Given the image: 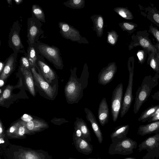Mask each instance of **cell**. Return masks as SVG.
Wrapping results in <instances>:
<instances>
[{"instance_id":"cell-36","label":"cell","mask_w":159,"mask_h":159,"mask_svg":"<svg viewBox=\"0 0 159 159\" xmlns=\"http://www.w3.org/2000/svg\"><path fill=\"white\" fill-rule=\"evenodd\" d=\"M152 97L154 100L159 101V90L152 95Z\"/></svg>"},{"instance_id":"cell-10","label":"cell","mask_w":159,"mask_h":159,"mask_svg":"<svg viewBox=\"0 0 159 159\" xmlns=\"http://www.w3.org/2000/svg\"><path fill=\"white\" fill-rule=\"evenodd\" d=\"M148 36L149 34L147 32L138 31L135 37L134 46H140L143 49H147L148 51V53L154 52L159 57L158 50L156 46L152 43Z\"/></svg>"},{"instance_id":"cell-29","label":"cell","mask_w":159,"mask_h":159,"mask_svg":"<svg viewBox=\"0 0 159 159\" xmlns=\"http://www.w3.org/2000/svg\"><path fill=\"white\" fill-rule=\"evenodd\" d=\"M12 88V86L11 85H8L6 87L2 93V95H1L0 96V102L1 103L5 100L9 98L10 97Z\"/></svg>"},{"instance_id":"cell-34","label":"cell","mask_w":159,"mask_h":159,"mask_svg":"<svg viewBox=\"0 0 159 159\" xmlns=\"http://www.w3.org/2000/svg\"><path fill=\"white\" fill-rule=\"evenodd\" d=\"M22 120L25 122H28L33 119V118L30 115L25 114L21 117Z\"/></svg>"},{"instance_id":"cell-37","label":"cell","mask_w":159,"mask_h":159,"mask_svg":"<svg viewBox=\"0 0 159 159\" xmlns=\"http://www.w3.org/2000/svg\"><path fill=\"white\" fill-rule=\"evenodd\" d=\"M98 25L99 27L100 28H102L103 25V21L102 17H100L98 18Z\"/></svg>"},{"instance_id":"cell-20","label":"cell","mask_w":159,"mask_h":159,"mask_svg":"<svg viewBox=\"0 0 159 159\" xmlns=\"http://www.w3.org/2000/svg\"><path fill=\"white\" fill-rule=\"evenodd\" d=\"M19 69L23 75L25 84L30 92L33 96L35 95L33 75L30 69L20 68Z\"/></svg>"},{"instance_id":"cell-19","label":"cell","mask_w":159,"mask_h":159,"mask_svg":"<svg viewBox=\"0 0 159 159\" xmlns=\"http://www.w3.org/2000/svg\"><path fill=\"white\" fill-rule=\"evenodd\" d=\"M159 132V120L151 122L146 125H140L137 134L143 136L146 135Z\"/></svg>"},{"instance_id":"cell-3","label":"cell","mask_w":159,"mask_h":159,"mask_svg":"<svg viewBox=\"0 0 159 159\" xmlns=\"http://www.w3.org/2000/svg\"><path fill=\"white\" fill-rule=\"evenodd\" d=\"M37 53L45 58L57 69H61L63 62L60 49L53 45L50 46L39 41L34 43Z\"/></svg>"},{"instance_id":"cell-46","label":"cell","mask_w":159,"mask_h":159,"mask_svg":"<svg viewBox=\"0 0 159 159\" xmlns=\"http://www.w3.org/2000/svg\"><path fill=\"white\" fill-rule=\"evenodd\" d=\"M123 159H137L136 158H134V157H129L125 158Z\"/></svg>"},{"instance_id":"cell-2","label":"cell","mask_w":159,"mask_h":159,"mask_svg":"<svg viewBox=\"0 0 159 159\" xmlns=\"http://www.w3.org/2000/svg\"><path fill=\"white\" fill-rule=\"evenodd\" d=\"M159 79V75L156 73L153 77L149 75L144 78L136 93L133 110L134 114L138 113L147 100L152 89L158 85Z\"/></svg>"},{"instance_id":"cell-44","label":"cell","mask_w":159,"mask_h":159,"mask_svg":"<svg viewBox=\"0 0 159 159\" xmlns=\"http://www.w3.org/2000/svg\"><path fill=\"white\" fill-rule=\"evenodd\" d=\"M7 3L10 5L12 6V0H7Z\"/></svg>"},{"instance_id":"cell-41","label":"cell","mask_w":159,"mask_h":159,"mask_svg":"<svg viewBox=\"0 0 159 159\" xmlns=\"http://www.w3.org/2000/svg\"><path fill=\"white\" fill-rule=\"evenodd\" d=\"M16 4L17 5H19L23 2V0H14Z\"/></svg>"},{"instance_id":"cell-49","label":"cell","mask_w":159,"mask_h":159,"mask_svg":"<svg viewBox=\"0 0 159 159\" xmlns=\"http://www.w3.org/2000/svg\"><path fill=\"white\" fill-rule=\"evenodd\" d=\"M69 159H75V158H70Z\"/></svg>"},{"instance_id":"cell-24","label":"cell","mask_w":159,"mask_h":159,"mask_svg":"<svg viewBox=\"0 0 159 159\" xmlns=\"http://www.w3.org/2000/svg\"><path fill=\"white\" fill-rule=\"evenodd\" d=\"M32 14L42 22H46L45 16L42 8L38 5L33 4L32 7Z\"/></svg>"},{"instance_id":"cell-26","label":"cell","mask_w":159,"mask_h":159,"mask_svg":"<svg viewBox=\"0 0 159 159\" xmlns=\"http://www.w3.org/2000/svg\"><path fill=\"white\" fill-rule=\"evenodd\" d=\"M45 125V123L43 121L37 119H33L28 122H26V128L30 130L43 127Z\"/></svg>"},{"instance_id":"cell-13","label":"cell","mask_w":159,"mask_h":159,"mask_svg":"<svg viewBox=\"0 0 159 159\" xmlns=\"http://www.w3.org/2000/svg\"><path fill=\"white\" fill-rule=\"evenodd\" d=\"M73 141L75 148L78 152L85 155H89L93 152V145L83 136L78 137L73 135Z\"/></svg>"},{"instance_id":"cell-15","label":"cell","mask_w":159,"mask_h":159,"mask_svg":"<svg viewBox=\"0 0 159 159\" xmlns=\"http://www.w3.org/2000/svg\"><path fill=\"white\" fill-rule=\"evenodd\" d=\"M84 111L86 114L87 120L90 123L93 132L97 138L98 142L101 144L103 142V137L101 129L94 115L90 110L86 107L84 108Z\"/></svg>"},{"instance_id":"cell-14","label":"cell","mask_w":159,"mask_h":159,"mask_svg":"<svg viewBox=\"0 0 159 159\" xmlns=\"http://www.w3.org/2000/svg\"><path fill=\"white\" fill-rule=\"evenodd\" d=\"M18 54L13 52L6 59L4 69L0 74V80L4 81L15 70Z\"/></svg>"},{"instance_id":"cell-39","label":"cell","mask_w":159,"mask_h":159,"mask_svg":"<svg viewBox=\"0 0 159 159\" xmlns=\"http://www.w3.org/2000/svg\"><path fill=\"white\" fill-rule=\"evenodd\" d=\"M5 66V63L1 61L0 62V73L2 72Z\"/></svg>"},{"instance_id":"cell-33","label":"cell","mask_w":159,"mask_h":159,"mask_svg":"<svg viewBox=\"0 0 159 159\" xmlns=\"http://www.w3.org/2000/svg\"><path fill=\"white\" fill-rule=\"evenodd\" d=\"M123 25L126 30H134L137 26L136 24L126 22L124 23Z\"/></svg>"},{"instance_id":"cell-6","label":"cell","mask_w":159,"mask_h":159,"mask_svg":"<svg viewBox=\"0 0 159 159\" xmlns=\"http://www.w3.org/2000/svg\"><path fill=\"white\" fill-rule=\"evenodd\" d=\"M137 145L136 141L127 137L120 142L112 143L109 146L108 153L111 155H130L133 152V150L136 148Z\"/></svg>"},{"instance_id":"cell-35","label":"cell","mask_w":159,"mask_h":159,"mask_svg":"<svg viewBox=\"0 0 159 159\" xmlns=\"http://www.w3.org/2000/svg\"><path fill=\"white\" fill-rule=\"evenodd\" d=\"M21 122V121H20ZM25 123V122L23 121L22 122V125H20L18 129V133L19 135L20 136H22L25 133V126H23L24 125Z\"/></svg>"},{"instance_id":"cell-47","label":"cell","mask_w":159,"mask_h":159,"mask_svg":"<svg viewBox=\"0 0 159 159\" xmlns=\"http://www.w3.org/2000/svg\"><path fill=\"white\" fill-rule=\"evenodd\" d=\"M86 159H102L100 158H87Z\"/></svg>"},{"instance_id":"cell-32","label":"cell","mask_w":159,"mask_h":159,"mask_svg":"<svg viewBox=\"0 0 159 159\" xmlns=\"http://www.w3.org/2000/svg\"><path fill=\"white\" fill-rule=\"evenodd\" d=\"M159 120V107L157 109L155 113L152 115L148 121L150 123Z\"/></svg>"},{"instance_id":"cell-40","label":"cell","mask_w":159,"mask_h":159,"mask_svg":"<svg viewBox=\"0 0 159 159\" xmlns=\"http://www.w3.org/2000/svg\"><path fill=\"white\" fill-rule=\"evenodd\" d=\"M26 159H35L34 156L31 154H28L26 156Z\"/></svg>"},{"instance_id":"cell-8","label":"cell","mask_w":159,"mask_h":159,"mask_svg":"<svg viewBox=\"0 0 159 159\" xmlns=\"http://www.w3.org/2000/svg\"><path fill=\"white\" fill-rule=\"evenodd\" d=\"M27 42L32 44L39 41V38L44 32L42 29V24L32 15L27 20Z\"/></svg>"},{"instance_id":"cell-23","label":"cell","mask_w":159,"mask_h":159,"mask_svg":"<svg viewBox=\"0 0 159 159\" xmlns=\"http://www.w3.org/2000/svg\"><path fill=\"white\" fill-rule=\"evenodd\" d=\"M159 107V104L151 106L142 112L138 119L139 121L145 122L148 121L151 117L153 115L157 109Z\"/></svg>"},{"instance_id":"cell-45","label":"cell","mask_w":159,"mask_h":159,"mask_svg":"<svg viewBox=\"0 0 159 159\" xmlns=\"http://www.w3.org/2000/svg\"><path fill=\"white\" fill-rule=\"evenodd\" d=\"M155 46L158 50V51L159 55V43H157L156 44Z\"/></svg>"},{"instance_id":"cell-42","label":"cell","mask_w":159,"mask_h":159,"mask_svg":"<svg viewBox=\"0 0 159 159\" xmlns=\"http://www.w3.org/2000/svg\"><path fill=\"white\" fill-rule=\"evenodd\" d=\"M81 1V0H74L72 1V3L76 5L79 4Z\"/></svg>"},{"instance_id":"cell-28","label":"cell","mask_w":159,"mask_h":159,"mask_svg":"<svg viewBox=\"0 0 159 159\" xmlns=\"http://www.w3.org/2000/svg\"><path fill=\"white\" fill-rule=\"evenodd\" d=\"M147 53H148V51L145 49L139 50L137 52V56L138 58L139 62L141 64H143L145 62Z\"/></svg>"},{"instance_id":"cell-22","label":"cell","mask_w":159,"mask_h":159,"mask_svg":"<svg viewBox=\"0 0 159 159\" xmlns=\"http://www.w3.org/2000/svg\"><path fill=\"white\" fill-rule=\"evenodd\" d=\"M37 54L34 44H29L26 56L30 63L31 68L35 67L37 69L38 68L36 64Z\"/></svg>"},{"instance_id":"cell-18","label":"cell","mask_w":159,"mask_h":159,"mask_svg":"<svg viewBox=\"0 0 159 159\" xmlns=\"http://www.w3.org/2000/svg\"><path fill=\"white\" fill-rule=\"evenodd\" d=\"M129 129V125H120L115 128L110 136L112 142H119L127 138Z\"/></svg>"},{"instance_id":"cell-9","label":"cell","mask_w":159,"mask_h":159,"mask_svg":"<svg viewBox=\"0 0 159 159\" xmlns=\"http://www.w3.org/2000/svg\"><path fill=\"white\" fill-rule=\"evenodd\" d=\"M123 84H119L112 92L111 102V111L113 121L116 122L121 109L123 98Z\"/></svg>"},{"instance_id":"cell-16","label":"cell","mask_w":159,"mask_h":159,"mask_svg":"<svg viewBox=\"0 0 159 159\" xmlns=\"http://www.w3.org/2000/svg\"><path fill=\"white\" fill-rule=\"evenodd\" d=\"M116 71V68L114 66H110L103 69L98 76L99 84L105 85L113 80Z\"/></svg>"},{"instance_id":"cell-25","label":"cell","mask_w":159,"mask_h":159,"mask_svg":"<svg viewBox=\"0 0 159 159\" xmlns=\"http://www.w3.org/2000/svg\"><path fill=\"white\" fill-rule=\"evenodd\" d=\"M148 54L147 63L156 73L159 74V58L155 57L154 52H151Z\"/></svg>"},{"instance_id":"cell-48","label":"cell","mask_w":159,"mask_h":159,"mask_svg":"<svg viewBox=\"0 0 159 159\" xmlns=\"http://www.w3.org/2000/svg\"><path fill=\"white\" fill-rule=\"evenodd\" d=\"M4 142V141L3 140L2 141L1 139H0V143H3Z\"/></svg>"},{"instance_id":"cell-5","label":"cell","mask_w":159,"mask_h":159,"mask_svg":"<svg viewBox=\"0 0 159 159\" xmlns=\"http://www.w3.org/2000/svg\"><path fill=\"white\" fill-rule=\"evenodd\" d=\"M129 78L128 85L124 94L120 113V116L123 117L129 109L133 100L132 93L133 76L134 75V60L128 64Z\"/></svg>"},{"instance_id":"cell-4","label":"cell","mask_w":159,"mask_h":159,"mask_svg":"<svg viewBox=\"0 0 159 159\" xmlns=\"http://www.w3.org/2000/svg\"><path fill=\"white\" fill-rule=\"evenodd\" d=\"M143 150L147 152L143 157V159L159 158V132L147 138L139 145V152Z\"/></svg>"},{"instance_id":"cell-31","label":"cell","mask_w":159,"mask_h":159,"mask_svg":"<svg viewBox=\"0 0 159 159\" xmlns=\"http://www.w3.org/2000/svg\"><path fill=\"white\" fill-rule=\"evenodd\" d=\"M149 32L151 33L159 43V30L151 25L149 26Z\"/></svg>"},{"instance_id":"cell-1","label":"cell","mask_w":159,"mask_h":159,"mask_svg":"<svg viewBox=\"0 0 159 159\" xmlns=\"http://www.w3.org/2000/svg\"><path fill=\"white\" fill-rule=\"evenodd\" d=\"M71 75L66 84L64 92L67 103L70 104L77 103L83 96V91L88 86L89 73L84 69L80 78L76 74V69L71 70Z\"/></svg>"},{"instance_id":"cell-12","label":"cell","mask_w":159,"mask_h":159,"mask_svg":"<svg viewBox=\"0 0 159 159\" xmlns=\"http://www.w3.org/2000/svg\"><path fill=\"white\" fill-rule=\"evenodd\" d=\"M33 78L40 89L50 98H52L54 95L55 90L44 78L36 68H31Z\"/></svg>"},{"instance_id":"cell-38","label":"cell","mask_w":159,"mask_h":159,"mask_svg":"<svg viewBox=\"0 0 159 159\" xmlns=\"http://www.w3.org/2000/svg\"><path fill=\"white\" fill-rule=\"evenodd\" d=\"M108 39L109 41L111 44H114L115 43L114 39L113 38L111 34H110L108 37Z\"/></svg>"},{"instance_id":"cell-21","label":"cell","mask_w":159,"mask_h":159,"mask_svg":"<svg viewBox=\"0 0 159 159\" xmlns=\"http://www.w3.org/2000/svg\"><path fill=\"white\" fill-rule=\"evenodd\" d=\"M75 125L80 129L83 136L88 141H91V133L86 123L82 118L77 117L74 122Z\"/></svg>"},{"instance_id":"cell-27","label":"cell","mask_w":159,"mask_h":159,"mask_svg":"<svg viewBox=\"0 0 159 159\" xmlns=\"http://www.w3.org/2000/svg\"><path fill=\"white\" fill-rule=\"evenodd\" d=\"M147 17L152 22L159 27V12L156 11L153 8L148 13Z\"/></svg>"},{"instance_id":"cell-7","label":"cell","mask_w":159,"mask_h":159,"mask_svg":"<svg viewBox=\"0 0 159 159\" xmlns=\"http://www.w3.org/2000/svg\"><path fill=\"white\" fill-rule=\"evenodd\" d=\"M21 26L18 20L14 22L11 29L9 34L8 44L9 47L11 48L13 52L18 53L22 52L27 53L24 50V47L22 43L20 36Z\"/></svg>"},{"instance_id":"cell-17","label":"cell","mask_w":159,"mask_h":159,"mask_svg":"<svg viewBox=\"0 0 159 159\" xmlns=\"http://www.w3.org/2000/svg\"><path fill=\"white\" fill-rule=\"evenodd\" d=\"M109 114V107L106 98H103L99 104L98 112V120L102 126L108 122Z\"/></svg>"},{"instance_id":"cell-30","label":"cell","mask_w":159,"mask_h":159,"mask_svg":"<svg viewBox=\"0 0 159 159\" xmlns=\"http://www.w3.org/2000/svg\"><path fill=\"white\" fill-rule=\"evenodd\" d=\"M26 55H27L21 57L20 61L19 68L30 69V65Z\"/></svg>"},{"instance_id":"cell-43","label":"cell","mask_w":159,"mask_h":159,"mask_svg":"<svg viewBox=\"0 0 159 159\" xmlns=\"http://www.w3.org/2000/svg\"><path fill=\"white\" fill-rule=\"evenodd\" d=\"M4 84V81L2 80H0V87H2V86Z\"/></svg>"},{"instance_id":"cell-11","label":"cell","mask_w":159,"mask_h":159,"mask_svg":"<svg viewBox=\"0 0 159 159\" xmlns=\"http://www.w3.org/2000/svg\"><path fill=\"white\" fill-rule=\"evenodd\" d=\"M36 64L38 66L36 69L38 72L49 84L51 83L55 78V72L46 62L44 58L38 53Z\"/></svg>"}]
</instances>
